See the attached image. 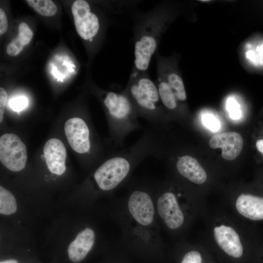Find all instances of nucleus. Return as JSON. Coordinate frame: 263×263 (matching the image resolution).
<instances>
[{
  "label": "nucleus",
  "instance_id": "0eeeda50",
  "mask_svg": "<svg viewBox=\"0 0 263 263\" xmlns=\"http://www.w3.org/2000/svg\"><path fill=\"white\" fill-rule=\"evenodd\" d=\"M157 207L158 214L169 229L178 230L183 226L186 215L174 193H163L158 199Z\"/></svg>",
  "mask_w": 263,
  "mask_h": 263
},
{
  "label": "nucleus",
  "instance_id": "dca6fc26",
  "mask_svg": "<svg viewBox=\"0 0 263 263\" xmlns=\"http://www.w3.org/2000/svg\"><path fill=\"white\" fill-rule=\"evenodd\" d=\"M17 202L13 195L2 186L0 187V213L9 215L16 212Z\"/></svg>",
  "mask_w": 263,
  "mask_h": 263
},
{
  "label": "nucleus",
  "instance_id": "1a4fd4ad",
  "mask_svg": "<svg viewBox=\"0 0 263 263\" xmlns=\"http://www.w3.org/2000/svg\"><path fill=\"white\" fill-rule=\"evenodd\" d=\"M64 132L69 145L75 151L81 154L90 151V131L84 120L79 117L68 119L64 124Z\"/></svg>",
  "mask_w": 263,
  "mask_h": 263
},
{
  "label": "nucleus",
  "instance_id": "9b49d317",
  "mask_svg": "<svg viewBox=\"0 0 263 263\" xmlns=\"http://www.w3.org/2000/svg\"><path fill=\"white\" fill-rule=\"evenodd\" d=\"M178 174L196 186H203L207 182V173L198 161L189 155L177 157L174 163Z\"/></svg>",
  "mask_w": 263,
  "mask_h": 263
},
{
  "label": "nucleus",
  "instance_id": "6ab92c4d",
  "mask_svg": "<svg viewBox=\"0 0 263 263\" xmlns=\"http://www.w3.org/2000/svg\"><path fill=\"white\" fill-rule=\"evenodd\" d=\"M17 38L25 46L30 42L33 36V33L29 26L25 22L20 23L18 27Z\"/></svg>",
  "mask_w": 263,
  "mask_h": 263
},
{
  "label": "nucleus",
  "instance_id": "20e7f679",
  "mask_svg": "<svg viewBox=\"0 0 263 263\" xmlns=\"http://www.w3.org/2000/svg\"><path fill=\"white\" fill-rule=\"evenodd\" d=\"M226 202L230 212L240 220H263V196L241 192L229 197Z\"/></svg>",
  "mask_w": 263,
  "mask_h": 263
},
{
  "label": "nucleus",
  "instance_id": "cd10ccee",
  "mask_svg": "<svg viewBox=\"0 0 263 263\" xmlns=\"http://www.w3.org/2000/svg\"><path fill=\"white\" fill-rule=\"evenodd\" d=\"M198 1L199 2H208L209 1H211V0H198Z\"/></svg>",
  "mask_w": 263,
  "mask_h": 263
},
{
  "label": "nucleus",
  "instance_id": "5701e85b",
  "mask_svg": "<svg viewBox=\"0 0 263 263\" xmlns=\"http://www.w3.org/2000/svg\"><path fill=\"white\" fill-rule=\"evenodd\" d=\"M202 121L207 128L212 131H217L220 128L218 120L212 115H204L203 116Z\"/></svg>",
  "mask_w": 263,
  "mask_h": 263
},
{
  "label": "nucleus",
  "instance_id": "6e6552de",
  "mask_svg": "<svg viewBox=\"0 0 263 263\" xmlns=\"http://www.w3.org/2000/svg\"><path fill=\"white\" fill-rule=\"evenodd\" d=\"M157 75L164 79L179 102L187 100V94L181 77L175 70V62L169 57L162 56L158 52L155 53Z\"/></svg>",
  "mask_w": 263,
  "mask_h": 263
},
{
  "label": "nucleus",
  "instance_id": "f8f14e48",
  "mask_svg": "<svg viewBox=\"0 0 263 263\" xmlns=\"http://www.w3.org/2000/svg\"><path fill=\"white\" fill-rule=\"evenodd\" d=\"M212 149L221 148L222 157L229 161L235 159L240 154L243 147V139L235 132H225L213 135L209 140Z\"/></svg>",
  "mask_w": 263,
  "mask_h": 263
},
{
  "label": "nucleus",
  "instance_id": "f257e3e1",
  "mask_svg": "<svg viewBox=\"0 0 263 263\" xmlns=\"http://www.w3.org/2000/svg\"><path fill=\"white\" fill-rule=\"evenodd\" d=\"M132 16L134 57L132 69L148 72L152 57L172 21L173 13L167 3L162 1L145 12L135 9Z\"/></svg>",
  "mask_w": 263,
  "mask_h": 263
},
{
  "label": "nucleus",
  "instance_id": "a878e982",
  "mask_svg": "<svg viewBox=\"0 0 263 263\" xmlns=\"http://www.w3.org/2000/svg\"><path fill=\"white\" fill-rule=\"evenodd\" d=\"M258 150L263 154V139H259L256 143Z\"/></svg>",
  "mask_w": 263,
  "mask_h": 263
},
{
  "label": "nucleus",
  "instance_id": "f03ea898",
  "mask_svg": "<svg viewBox=\"0 0 263 263\" xmlns=\"http://www.w3.org/2000/svg\"><path fill=\"white\" fill-rule=\"evenodd\" d=\"M123 90L138 117L146 120L155 129L164 131L168 121L167 113L161 101L156 83L148 72L132 68Z\"/></svg>",
  "mask_w": 263,
  "mask_h": 263
},
{
  "label": "nucleus",
  "instance_id": "a211bd4d",
  "mask_svg": "<svg viewBox=\"0 0 263 263\" xmlns=\"http://www.w3.org/2000/svg\"><path fill=\"white\" fill-rule=\"evenodd\" d=\"M203 246L201 248L192 249L184 255L181 263H204Z\"/></svg>",
  "mask_w": 263,
  "mask_h": 263
},
{
  "label": "nucleus",
  "instance_id": "bb28decb",
  "mask_svg": "<svg viewBox=\"0 0 263 263\" xmlns=\"http://www.w3.org/2000/svg\"><path fill=\"white\" fill-rule=\"evenodd\" d=\"M0 263H19L15 259H10L1 261Z\"/></svg>",
  "mask_w": 263,
  "mask_h": 263
},
{
  "label": "nucleus",
  "instance_id": "39448f33",
  "mask_svg": "<svg viewBox=\"0 0 263 263\" xmlns=\"http://www.w3.org/2000/svg\"><path fill=\"white\" fill-rule=\"evenodd\" d=\"M27 154L25 145L13 133H5L0 138V160L8 169L19 171L26 165Z\"/></svg>",
  "mask_w": 263,
  "mask_h": 263
},
{
  "label": "nucleus",
  "instance_id": "b1692460",
  "mask_svg": "<svg viewBox=\"0 0 263 263\" xmlns=\"http://www.w3.org/2000/svg\"><path fill=\"white\" fill-rule=\"evenodd\" d=\"M7 99L6 91L2 88H0V122L3 119V115Z\"/></svg>",
  "mask_w": 263,
  "mask_h": 263
},
{
  "label": "nucleus",
  "instance_id": "4468645a",
  "mask_svg": "<svg viewBox=\"0 0 263 263\" xmlns=\"http://www.w3.org/2000/svg\"><path fill=\"white\" fill-rule=\"evenodd\" d=\"M95 234L92 229L86 228L80 231L68 247L69 260L74 263L82 262L92 249Z\"/></svg>",
  "mask_w": 263,
  "mask_h": 263
},
{
  "label": "nucleus",
  "instance_id": "423d86ee",
  "mask_svg": "<svg viewBox=\"0 0 263 263\" xmlns=\"http://www.w3.org/2000/svg\"><path fill=\"white\" fill-rule=\"evenodd\" d=\"M72 12L76 32L83 39L92 42L98 34L100 24L99 18L92 11L86 0H77L72 4Z\"/></svg>",
  "mask_w": 263,
  "mask_h": 263
},
{
  "label": "nucleus",
  "instance_id": "7ed1b4c3",
  "mask_svg": "<svg viewBox=\"0 0 263 263\" xmlns=\"http://www.w3.org/2000/svg\"><path fill=\"white\" fill-rule=\"evenodd\" d=\"M103 95L114 144L119 149L123 148L127 136L141 128L139 117L123 89L108 91Z\"/></svg>",
  "mask_w": 263,
  "mask_h": 263
},
{
  "label": "nucleus",
  "instance_id": "393cba45",
  "mask_svg": "<svg viewBox=\"0 0 263 263\" xmlns=\"http://www.w3.org/2000/svg\"><path fill=\"white\" fill-rule=\"evenodd\" d=\"M8 28V21L6 14L1 8L0 9V35L5 33Z\"/></svg>",
  "mask_w": 263,
  "mask_h": 263
},
{
  "label": "nucleus",
  "instance_id": "ddd939ff",
  "mask_svg": "<svg viewBox=\"0 0 263 263\" xmlns=\"http://www.w3.org/2000/svg\"><path fill=\"white\" fill-rule=\"evenodd\" d=\"M43 153L48 169L53 173L60 175L65 171L67 156L66 148L61 141L51 138L45 143Z\"/></svg>",
  "mask_w": 263,
  "mask_h": 263
},
{
  "label": "nucleus",
  "instance_id": "412c9836",
  "mask_svg": "<svg viewBox=\"0 0 263 263\" xmlns=\"http://www.w3.org/2000/svg\"><path fill=\"white\" fill-rule=\"evenodd\" d=\"M24 46L19 39L17 37L8 45L6 49L7 54L11 56H16L21 52Z\"/></svg>",
  "mask_w": 263,
  "mask_h": 263
},
{
  "label": "nucleus",
  "instance_id": "4be33fe9",
  "mask_svg": "<svg viewBox=\"0 0 263 263\" xmlns=\"http://www.w3.org/2000/svg\"><path fill=\"white\" fill-rule=\"evenodd\" d=\"M227 109L231 118L236 120L240 117L241 111L239 105L234 99H228Z\"/></svg>",
  "mask_w": 263,
  "mask_h": 263
},
{
  "label": "nucleus",
  "instance_id": "2eb2a0df",
  "mask_svg": "<svg viewBox=\"0 0 263 263\" xmlns=\"http://www.w3.org/2000/svg\"><path fill=\"white\" fill-rule=\"evenodd\" d=\"M162 104L168 112H175L179 103L167 82L160 76H156L155 81Z\"/></svg>",
  "mask_w": 263,
  "mask_h": 263
},
{
  "label": "nucleus",
  "instance_id": "9d476101",
  "mask_svg": "<svg viewBox=\"0 0 263 263\" xmlns=\"http://www.w3.org/2000/svg\"><path fill=\"white\" fill-rule=\"evenodd\" d=\"M129 210L133 218L142 225H148L153 221L154 209L149 194L136 190L131 194L128 203Z\"/></svg>",
  "mask_w": 263,
  "mask_h": 263
},
{
  "label": "nucleus",
  "instance_id": "aec40b11",
  "mask_svg": "<svg viewBox=\"0 0 263 263\" xmlns=\"http://www.w3.org/2000/svg\"><path fill=\"white\" fill-rule=\"evenodd\" d=\"M9 104L12 110L19 112L27 106L28 101L25 96H19L11 99L9 102Z\"/></svg>",
  "mask_w": 263,
  "mask_h": 263
},
{
  "label": "nucleus",
  "instance_id": "f3484780",
  "mask_svg": "<svg viewBox=\"0 0 263 263\" xmlns=\"http://www.w3.org/2000/svg\"><path fill=\"white\" fill-rule=\"evenodd\" d=\"M26 1L37 13L43 16H53L57 12L56 5L51 0H27Z\"/></svg>",
  "mask_w": 263,
  "mask_h": 263
}]
</instances>
